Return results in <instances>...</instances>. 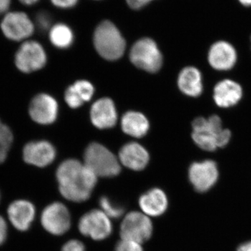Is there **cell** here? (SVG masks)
Masks as SVG:
<instances>
[{
  "mask_svg": "<svg viewBox=\"0 0 251 251\" xmlns=\"http://www.w3.org/2000/svg\"><path fill=\"white\" fill-rule=\"evenodd\" d=\"M61 195L69 201L80 202L90 198L97 182V176L84 163L69 159L61 163L56 172Z\"/></svg>",
  "mask_w": 251,
  "mask_h": 251,
  "instance_id": "6da1fadb",
  "label": "cell"
},
{
  "mask_svg": "<svg viewBox=\"0 0 251 251\" xmlns=\"http://www.w3.org/2000/svg\"><path fill=\"white\" fill-rule=\"evenodd\" d=\"M192 138L200 148L206 151H216L228 145L230 131L223 127L222 121L217 115L209 118L198 117L192 124Z\"/></svg>",
  "mask_w": 251,
  "mask_h": 251,
  "instance_id": "7a4b0ae2",
  "label": "cell"
},
{
  "mask_svg": "<svg viewBox=\"0 0 251 251\" xmlns=\"http://www.w3.org/2000/svg\"><path fill=\"white\" fill-rule=\"evenodd\" d=\"M94 47L107 60H117L125 53L126 41L117 26L105 20L99 23L94 32Z\"/></svg>",
  "mask_w": 251,
  "mask_h": 251,
  "instance_id": "3957f363",
  "label": "cell"
},
{
  "mask_svg": "<svg viewBox=\"0 0 251 251\" xmlns=\"http://www.w3.org/2000/svg\"><path fill=\"white\" fill-rule=\"evenodd\" d=\"M84 164L94 174L102 177H112L120 174V162L108 149L100 144H90L84 154Z\"/></svg>",
  "mask_w": 251,
  "mask_h": 251,
  "instance_id": "277c9868",
  "label": "cell"
},
{
  "mask_svg": "<svg viewBox=\"0 0 251 251\" xmlns=\"http://www.w3.org/2000/svg\"><path fill=\"white\" fill-rule=\"evenodd\" d=\"M130 59L135 67L150 73L158 72L163 64L161 51L150 38H143L133 44L130 49Z\"/></svg>",
  "mask_w": 251,
  "mask_h": 251,
  "instance_id": "5b68a950",
  "label": "cell"
},
{
  "mask_svg": "<svg viewBox=\"0 0 251 251\" xmlns=\"http://www.w3.org/2000/svg\"><path fill=\"white\" fill-rule=\"evenodd\" d=\"M0 28L9 40L25 41L34 34L35 25L26 13L9 11L3 16Z\"/></svg>",
  "mask_w": 251,
  "mask_h": 251,
  "instance_id": "8992f818",
  "label": "cell"
},
{
  "mask_svg": "<svg viewBox=\"0 0 251 251\" xmlns=\"http://www.w3.org/2000/svg\"><path fill=\"white\" fill-rule=\"evenodd\" d=\"M46 62L47 56L45 50L36 41H24L15 55L16 67L25 74L40 70L46 65Z\"/></svg>",
  "mask_w": 251,
  "mask_h": 251,
  "instance_id": "52a82bcc",
  "label": "cell"
},
{
  "mask_svg": "<svg viewBox=\"0 0 251 251\" xmlns=\"http://www.w3.org/2000/svg\"><path fill=\"white\" fill-rule=\"evenodd\" d=\"M152 231V224L148 216L138 211L127 214L120 227L122 239L140 244L150 239Z\"/></svg>",
  "mask_w": 251,
  "mask_h": 251,
  "instance_id": "ba28073f",
  "label": "cell"
},
{
  "mask_svg": "<svg viewBox=\"0 0 251 251\" xmlns=\"http://www.w3.org/2000/svg\"><path fill=\"white\" fill-rule=\"evenodd\" d=\"M40 219L44 229L52 235H63L71 227L70 213L62 202H54L46 206Z\"/></svg>",
  "mask_w": 251,
  "mask_h": 251,
  "instance_id": "9c48e42d",
  "label": "cell"
},
{
  "mask_svg": "<svg viewBox=\"0 0 251 251\" xmlns=\"http://www.w3.org/2000/svg\"><path fill=\"white\" fill-rule=\"evenodd\" d=\"M188 178L196 191L201 193L207 192L219 180V168L212 160L194 162L189 167Z\"/></svg>",
  "mask_w": 251,
  "mask_h": 251,
  "instance_id": "30bf717a",
  "label": "cell"
},
{
  "mask_svg": "<svg viewBox=\"0 0 251 251\" xmlns=\"http://www.w3.org/2000/svg\"><path fill=\"white\" fill-rule=\"evenodd\" d=\"M79 230L83 235L94 240L106 239L112 233L110 218L101 210H92L82 216L78 224Z\"/></svg>",
  "mask_w": 251,
  "mask_h": 251,
  "instance_id": "8fae6325",
  "label": "cell"
},
{
  "mask_svg": "<svg viewBox=\"0 0 251 251\" xmlns=\"http://www.w3.org/2000/svg\"><path fill=\"white\" fill-rule=\"evenodd\" d=\"M6 214L9 224L16 230L27 232L35 221L36 206L27 199L15 200L8 206Z\"/></svg>",
  "mask_w": 251,
  "mask_h": 251,
  "instance_id": "7c38bea8",
  "label": "cell"
},
{
  "mask_svg": "<svg viewBox=\"0 0 251 251\" xmlns=\"http://www.w3.org/2000/svg\"><path fill=\"white\" fill-rule=\"evenodd\" d=\"M29 114L36 123L49 125L55 121L58 114L57 100L46 94H39L29 103Z\"/></svg>",
  "mask_w": 251,
  "mask_h": 251,
  "instance_id": "4fadbf2b",
  "label": "cell"
},
{
  "mask_svg": "<svg viewBox=\"0 0 251 251\" xmlns=\"http://www.w3.org/2000/svg\"><path fill=\"white\" fill-rule=\"evenodd\" d=\"M56 150L53 145L46 140L31 141L25 145L23 158L28 165L45 168L55 159Z\"/></svg>",
  "mask_w": 251,
  "mask_h": 251,
  "instance_id": "5bb4252c",
  "label": "cell"
},
{
  "mask_svg": "<svg viewBox=\"0 0 251 251\" xmlns=\"http://www.w3.org/2000/svg\"><path fill=\"white\" fill-rule=\"evenodd\" d=\"M207 58L213 69L219 72H227L234 68L237 63V50L227 41H217L209 49Z\"/></svg>",
  "mask_w": 251,
  "mask_h": 251,
  "instance_id": "9a60e30c",
  "label": "cell"
},
{
  "mask_svg": "<svg viewBox=\"0 0 251 251\" xmlns=\"http://www.w3.org/2000/svg\"><path fill=\"white\" fill-rule=\"evenodd\" d=\"M243 90L238 82L229 79L220 81L214 89L213 98L220 108H229L237 105L242 98Z\"/></svg>",
  "mask_w": 251,
  "mask_h": 251,
  "instance_id": "2e32d148",
  "label": "cell"
},
{
  "mask_svg": "<svg viewBox=\"0 0 251 251\" xmlns=\"http://www.w3.org/2000/svg\"><path fill=\"white\" fill-rule=\"evenodd\" d=\"M90 116L92 124L99 129L112 128L117 120L115 104L110 99H99L92 105Z\"/></svg>",
  "mask_w": 251,
  "mask_h": 251,
  "instance_id": "e0dca14e",
  "label": "cell"
},
{
  "mask_svg": "<svg viewBox=\"0 0 251 251\" xmlns=\"http://www.w3.org/2000/svg\"><path fill=\"white\" fill-rule=\"evenodd\" d=\"M120 161L126 168L133 171L143 170L150 161L148 151L140 144H126L120 151Z\"/></svg>",
  "mask_w": 251,
  "mask_h": 251,
  "instance_id": "ac0fdd59",
  "label": "cell"
},
{
  "mask_svg": "<svg viewBox=\"0 0 251 251\" xmlns=\"http://www.w3.org/2000/svg\"><path fill=\"white\" fill-rule=\"evenodd\" d=\"M140 208L148 216H161L168 208V201L166 193L159 188H153L140 198Z\"/></svg>",
  "mask_w": 251,
  "mask_h": 251,
  "instance_id": "d6986e66",
  "label": "cell"
},
{
  "mask_svg": "<svg viewBox=\"0 0 251 251\" xmlns=\"http://www.w3.org/2000/svg\"><path fill=\"white\" fill-rule=\"evenodd\" d=\"M178 87L185 95L194 98L199 97L203 91L202 74L197 68H184L178 77Z\"/></svg>",
  "mask_w": 251,
  "mask_h": 251,
  "instance_id": "ffe728a7",
  "label": "cell"
},
{
  "mask_svg": "<svg viewBox=\"0 0 251 251\" xmlns=\"http://www.w3.org/2000/svg\"><path fill=\"white\" fill-rule=\"evenodd\" d=\"M122 130L135 138H141L148 133L150 125L146 117L140 112L130 111L122 117Z\"/></svg>",
  "mask_w": 251,
  "mask_h": 251,
  "instance_id": "44dd1931",
  "label": "cell"
},
{
  "mask_svg": "<svg viewBox=\"0 0 251 251\" xmlns=\"http://www.w3.org/2000/svg\"><path fill=\"white\" fill-rule=\"evenodd\" d=\"M49 39L51 44L59 49L70 47L74 43V34L72 28L64 23H57L49 30Z\"/></svg>",
  "mask_w": 251,
  "mask_h": 251,
  "instance_id": "7402d4cb",
  "label": "cell"
},
{
  "mask_svg": "<svg viewBox=\"0 0 251 251\" xmlns=\"http://www.w3.org/2000/svg\"><path fill=\"white\" fill-rule=\"evenodd\" d=\"M14 141L12 131L0 120V153L7 158L8 153Z\"/></svg>",
  "mask_w": 251,
  "mask_h": 251,
  "instance_id": "603a6c76",
  "label": "cell"
},
{
  "mask_svg": "<svg viewBox=\"0 0 251 251\" xmlns=\"http://www.w3.org/2000/svg\"><path fill=\"white\" fill-rule=\"evenodd\" d=\"M99 204L101 207V211H103L109 218H113V219L120 218L125 211L122 206L118 205L116 203L112 202L107 197L100 198Z\"/></svg>",
  "mask_w": 251,
  "mask_h": 251,
  "instance_id": "cb8c5ba5",
  "label": "cell"
},
{
  "mask_svg": "<svg viewBox=\"0 0 251 251\" xmlns=\"http://www.w3.org/2000/svg\"><path fill=\"white\" fill-rule=\"evenodd\" d=\"M84 102L89 101L93 97V85L87 80H79L73 85Z\"/></svg>",
  "mask_w": 251,
  "mask_h": 251,
  "instance_id": "d4e9b609",
  "label": "cell"
},
{
  "mask_svg": "<svg viewBox=\"0 0 251 251\" xmlns=\"http://www.w3.org/2000/svg\"><path fill=\"white\" fill-rule=\"evenodd\" d=\"M65 100L68 105L72 108H79L84 103L83 100L81 99L73 85L70 86L66 91Z\"/></svg>",
  "mask_w": 251,
  "mask_h": 251,
  "instance_id": "484cf974",
  "label": "cell"
},
{
  "mask_svg": "<svg viewBox=\"0 0 251 251\" xmlns=\"http://www.w3.org/2000/svg\"><path fill=\"white\" fill-rule=\"evenodd\" d=\"M36 25L40 30H50L52 27V17L46 11H40L36 16Z\"/></svg>",
  "mask_w": 251,
  "mask_h": 251,
  "instance_id": "4316f807",
  "label": "cell"
},
{
  "mask_svg": "<svg viewBox=\"0 0 251 251\" xmlns=\"http://www.w3.org/2000/svg\"><path fill=\"white\" fill-rule=\"evenodd\" d=\"M115 251H143L141 244L132 241L122 239L117 244Z\"/></svg>",
  "mask_w": 251,
  "mask_h": 251,
  "instance_id": "83f0119b",
  "label": "cell"
},
{
  "mask_svg": "<svg viewBox=\"0 0 251 251\" xmlns=\"http://www.w3.org/2000/svg\"><path fill=\"white\" fill-rule=\"evenodd\" d=\"M54 7L59 9H70L75 7L79 0H50Z\"/></svg>",
  "mask_w": 251,
  "mask_h": 251,
  "instance_id": "f1b7e54d",
  "label": "cell"
},
{
  "mask_svg": "<svg viewBox=\"0 0 251 251\" xmlns=\"http://www.w3.org/2000/svg\"><path fill=\"white\" fill-rule=\"evenodd\" d=\"M9 235V226L4 216L0 215V247L4 245Z\"/></svg>",
  "mask_w": 251,
  "mask_h": 251,
  "instance_id": "f546056e",
  "label": "cell"
},
{
  "mask_svg": "<svg viewBox=\"0 0 251 251\" xmlns=\"http://www.w3.org/2000/svg\"><path fill=\"white\" fill-rule=\"evenodd\" d=\"M127 6L130 9L134 11H139L146 7L155 0H125Z\"/></svg>",
  "mask_w": 251,
  "mask_h": 251,
  "instance_id": "4dcf8cb0",
  "label": "cell"
},
{
  "mask_svg": "<svg viewBox=\"0 0 251 251\" xmlns=\"http://www.w3.org/2000/svg\"><path fill=\"white\" fill-rule=\"evenodd\" d=\"M62 251H85V247L80 241L72 239L63 246Z\"/></svg>",
  "mask_w": 251,
  "mask_h": 251,
  "instance_id": "1f68e13d",
  "label": "cell"
},
{
  "mask_svg": "<svg viewBox=\"0 0 251 251\" xmlns=\"http://www.w3.org/2000/svg\"><path fill=\"white\" fill-rule=\"evenodd\" d=\"M11 4V0H0V16L9 12Z\"/></svg>",
  "mask_w": 251,
  "mask_h": 251,
  "instance_id": "d6a6232c",
  "label": "cell"
},
{
  "mask_svg": "<svg viewBox=\"0 0 251 251\" xmlns=\"http://www.w3.org/2000/svg\"><path fill=\"white\" fill-rule=\"evenodd\" d=\"M237 251H251V241L243 243L237 248Z\"/></svg>",
  "mask_w": 251,
  "mask_h": 251,
  "instance_id": "836d02e7",
  "label": "cell"
},
{
  "mask_svg": "<svg viewBox=\"0 0 251 251\" xmlns=\"http://www.w3.org/2000/svg\"><path fill=\"white\" fill-rule=\"evenodd\" d=\"M40 0H19L20 2L24 6H31L37 4Z\"/></svg>",
  "mask_w": 251,
  "mask_h": 251,
  "instance_id": "e575fe53",
  "label": "cell"
},
{
  "mask_svg": "<svg viewBox=\"0 0 251 251\" xmlns=\"http://www.w3.org/2000/svg\"><path fill=\"white\" fill-rule=\"evenodd\" d=\"M239 2L245 6H251V0H239Z\"/></svg>",
  "mask_w": 251,
  "mask_h": 251,
  "instance_id": "d590c367",
  "label": "cell"
},
{
  "mask_svg": "<svg viewBox=\"0 0 251 251\" xmlns=\"http://www.w3.org/2000/svg\"><path fill=\"white\" fill-rule=\"evenodd\" d=\"M6 157L3 156V155L1 154V153H0V164H1V163H4V162L6 161Z\"/></svg>",
  "mask_w": 251,
  "mask_h": 251,
  "instance_id": "8d00e7d4",
  "label": "cell"
},
{
  "mask_svg": "<svg viewBox=\"0 0 251 251\" xmlns=\"http://www.w3.org/2000/svg\"><path fill=\"white\" fill-rule=\"evenodd\" d=\"M1 193H0V202H1Z\"/></svg>",
  "mask_w": 251,
  "mask_h": 251,
  "instance_id": "74e56055",
  "label": "cell"
},
{
  "mask_svg": "<svg viewBox=\"0 0 251 251\" xmlns=\"http://www.w3.org/2000/svg\"><path fill=\"white\" fill-rule=\"evenodd\" d=\"M94 1H101V0H94Z\"/></svg>",
  "mask_w": 251,
  "mask_h": 251,
  "instance_id": "f35d334b",
  "label": "cell"
}]
</instances>
